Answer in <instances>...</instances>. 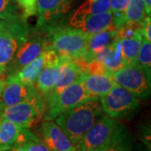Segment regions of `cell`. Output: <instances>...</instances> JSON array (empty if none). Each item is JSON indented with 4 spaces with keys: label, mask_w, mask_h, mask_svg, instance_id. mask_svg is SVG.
Instances as JSON below:
<instances>
[{
    "label": "cell",
    "mask_w": 151,
    "mask_h": 151,
    "mask_svg": "<svg viewBox=\"0 0 151 151\" xmlns=\"http://www.w3.org/2000/svg\"><path fill=\"white\" fill-rule=\"evenodd\" d=\"M100 98L86 99L77 106L60 114L55 122L74 145H79L97 119L103 115Z\"/></svg>",
    "instance_id": "1"
},
{
    "label": "cell",
    "mask_w": 151,
    "mask_h": 151,
    "mask_svg": "<svg viewBox=\"0 0 151 151\" xmlns=\"http://www.w3.org/2000/svg\"><path fill=\"white\" fill-rule=\"evenodd\" d=\"M50 40H45V49L54 50L60 59L82 58L91 35L73 27L60 26L50 28Z\"/></svg>",
    "instance_id": "2"
},
{
    "label": "cell",
    "mask_w": 151,
    "mask_h": 151,
    "mask_svg": "<svg viewBox=\"0 0 151 151\" xmlns=\"http://www.w3.org/2000/svg\"><path fill=\"white\" fill-rule=\"evenodd\" d=\"M29 33L26 20H0V76L4 75Z\"/></svg>",
    "instance_id": "3"
},
{
    "label": "cell",
    "mask_w": 151,
    "mask_h": 151,
    "mask_svg": "<svg viewBox=\"0 0 151 151\" xmlns=\"http://www.w3.org/2000/svg\"><path fill=\"white\" fill-rule=\"evenodd\" d=\"M100 103L103 112L117 120L128 118L139 107V99L118 84H115L107 94L100 97Z\"/></svg>",
    "instance_id": "4"
},
{
    "label": "cell",
    "mask_w": 151,
    "mask_h": 151,
    "mask_svg": "<svg viewBox=\"0 0 151 151\" xmlns=\"http://www.w3.org/2000/svg\"><path fill=\"white\" fill-rule=\"evenodd\" d=\"M45 104L43 97L38 92L14 106L4 108L1 118L5 119L24 128H29L33 123L43 116Z\"/></svg>",
    "instance_id": "5"
},
{
    "label": "cell",
    "mask_w": 151,
    "mask_h": 151,
    "mask_svg": "<svg viewBox=\"0 0 151 151\" xmlns=\"http://www.w3.org/2000/svg\"><path fill=\"white\" fill-rule=\"evenodd\" d=\"M124 125L109 116H101L86 132L81 141L85 151H101L108 145Z\"/></svg>",
    "instance_id": "6"
},
{
    "label": "cell",
    "mask_w": 151,
    "mask_h": 151,
    "mask_svg": "<svg viewBox=\"0 0 151 151\" xmlns=\"http://www.w3.org/2000/svg\"><path fill=\"white\" fill-rule=\"evenodd\" d=\"M119 86L127 89L138 99L145 100L150 95V78L136 63L126 65L112 73Z\"/></svg>",
    "instance_id": "7"
},
{
    "label": "cell",
    "mask_w": 151,
    "mask_h": 151,
    "mask_svg": "<svg viewBox=\"0 0 151 151\" xmlns=\"http://www.w3.org/2000/svg\"><path fill=\"white\" fill-rule=\"evenodd\" d=\"M89 98H92V97L86 92L81 76L65 88L52 103L45 107L44 119L54 120L60 114L65 113Z\"/></svg>",
    "instance_id": "8"
},
{
    "label": "cell",
    "mask_w": 151,
    "mask_h": 151,
    "mask_svg": "<svg viewBox=\"0 0 151 151\" xmlns=\"http://www.w3.org/2000/svg\"><path fill=\"white\" fill-rule=\"evenodd\" d=\"M77 0H38L37 26L40 31L59 25Z\"/></svg>",
    "instance_id": "9"
},
{
    "label": "cell",
    "mask_w": 151,
    "mask_h": 151,
    "mask_svg": "<svg viewBox=\"0 0 151 151\" xmlns=\"http://www.w3.org/2000/svg\"><path fill=\"white\" fill-rule=\"evenodd\" d=\"M45 50V39L40 32L29 31L26 40L17 50L10 65L6 70L5 75L15 73L24 66L30 63Z\"/></svg>",
    "instance_id": "10"
},
{
    "label": "cell",
    "mask_w": 151,
    "mask_h": 151,
    "mask_svg": "<svg viewBox=\"0 0 151 151\" xmlns=\"http://www.w3.org/2000/svg\"><path fill=\"white\" fill-rule=\"evenodd\" d=\"M84 74L85 73L82 71L81 67L73 60L60 58L58 79L53 89L44 98L45 107L52 103L65 88L70 86Z\"/></svg>",
    "instance_id": "11"
},
{
    "label": "cell",
    "mask_w": 151,
    "mask_h": 151,
    "mask_svg": "<svg viewBox=\"0 0 151 151\" xmlns=\"http://www.w3.org/2000/svg\"><path fill=\"white\" fill-rule=\"evenodd\" d=\"M40 134L41 139L51 151H73L80 145L72 144L53 120H45L40 127Z\"/></svg>",
    "instance_id": "12"
},
{
    "label": "cell",
    "mask_w": 151,
    "mask_h": 151,
    "mask_svg": "<svg viewBox=\"0 0 151 151\" xmlns=\"http://www.w3.org/2000/svg\"><path fill=\"white\" fill-rule=\"evenodd\" d=\"M37 92L35 86L22 83L14 76L5 75V83L0 97V107L4 108L14 106Z\"/></svg>",
    "instance_id": "13"
},
{
    "label": "cell",
    "mask_w": 151,
    "mask_h": 151,
    "mask_svg": "<svg viewBox=\"0 0 151 151\" xmlns=\"http://www.w3.org/2000/svg\"><path fill=\"white\" fill-rule=\"evenodd\" d=\"M68 21L70 27L80 29L88 34L89 35H93L108 29H117L113 25V15L112 11H108L97 15H89L79 18L70 17Z\"/></svg>",
    "instance_id": "14"
},
{
    "label": "cell",
    "mask_w": 151,
    "mask_h": 151,
    "mask_svg": "<svg viewBox=\"0 0 151 151\" xmlns=\"http://www.w3.org/2000/svg\"><path fill=\"white\" fill-rule=\"evenodd\" d=\"M82 81L90 97L100 98L107 94L116 82L112 73L108 74H84Z\"/></svg>",
    "instance_id": "15"
},
{
    "label": "cell",
    "mask_w": 151,
    "mask_h": 151,
    "mask_svg": "<svg viewBox=\"0 0 151 151\" xmlns=\"http://www.w3.org/2000/svg\"><path fill=\"white\" fill-rule=\"evenodd\" d=\"M117 39V29H108L91 35L82 58L89 63L95 58L97 53L112 45Z\"/></svg>",
    "instance_id": "16"
},
{
    "label": "cell",
    "mask_w": 151,
    "mask_h": 151,
    "mask_svg": "<svg viewBox=\"0 0 151 151\" xmlns=\"http://www.w3.org/2000/svg\"><path fill=\"white\" fill-rule=\"evenodd\" d=\"M94 59L102 62L110 73H113L125 66L119 39L97 53Z\"/></svg>",
    "instance_id": "17"
},
{
    "label": "cell",
    "mask_w": 151,
    "mask_h": 151,
    "mask_svg": "<svg viewBox=\"0 0 151 151\" xmlns=\"http://www.w3.org/2000/svg\"><path fill=\"white\" fill-rule=\"evenodd\" d=\"M24 129V127L0 118V150L11 149Z\"/></svg>",
    "instance_id": "18"
},
{
    "label": "cell",
    "mask_w": 151,
    "mask_h": 151,
    "mask_svg": "<svg viewBox=\"0 0 151 151\" xmlns=\"http://www.w3.org/2000/svg\"><path fill=\"white\" fill-rule=\"evenodd\" d=\"M58 73L59 65H44L43 69L35 83V86H36L35 89L40 93V95L43 97V99L53 89L58 79Z\"/></svg>",
    "instance_id": "19"
},
{
    "label": "cell",
    "mask_w": 151,
    "mask_h": 151,
    "mask_svg": "<svg viewBox=\"0 0 151 151\" xmlns=\"http://www.w3.org/2000/svg\"><path fill=\"white\" fill-rule=\"evenodd\" d=\"M44 67L43 54L41 53L36 59H35L30 63L24 66L22 69L16 71L15 73L9 74L14 76L19 81L28 85V86H35V83L37 80L38 76Z\"/></svg>",
    "instance_id": "20"
},
{
    "label": "cell",
    "mask_w": 151,
    "mask_h": 151,
    "mask_svg": "<svg viewBox=\"0 0 151 151\" xmlns=\"http://www.w3.org/2000/svg\"><path fill=\"white\" fill-rule=\"evenodd\" d=\"M111 11L109 0H86L72 12L71 18L97 15Z\"/></svg>",
    "instance_id": "21"
},
{
    "label": "cell",
    "mask_w": 151,
    "mask_h": 151,
    "mask_svg": "<svg viewBox=\"0 0 151 151\" xmlns=\"http://www.w3.org/2000/svg\"><path fill=\"white\" fill-rule=\"evenodd\" d=\"M143 38V33H141L131 39H119L125 65L136 63Z\"/></svg>",
    "instance_id": "22"
},
{
    "label": "cell",
    "mask_w": 151,
    "mask_h": 151,
    "mask_svg": "<svg viewBox=\"0 0 151 151\" xmlns=\"http://www.w3.org/2000/svg\"><path fill=\"white\" fill-rule=\"evenodd\" d=\"M26 151H51L44 141L33 133L29 128H24L18 140Z\"/></svg>",
    "instance_id": "23"
},
{
    "label": "cell",
    "mask_w": 151,
    "mask_h": 151,
    "mask_svg": "<svg viewBox=\"0 0 151 151\" xmlns=\"http://www.w3.org/2000/svg\"><path fill=\"white\" fill-rule=\"evenodd\" d=\"M145 17L143 0H130L124 13L123 25L127 23H143Z\"/></svg>",
    "instance_id": "24"
},
{
    "label": "cell",
    "mask_w": 151,
    "mask_h": 151,
    "mask_svg": "<svg viewBox=\"0 0 151 151\" xmlns=\"http://www.w3.org/2000/svg\"><path fill=\"white\" fill-rule=\"evenodd\" d=\"M101 151H132V142L127 128L124 126L114 139Z\"/></svg>",
    "instance_id": "25"
},
{
    "label": "cell",
    "mask_w": 151,
    "mask_h": 151,
    "mask_svg": "<svg viewBox=\"0 0 151 151\" xmlns=\"http://www.w3.org/2000/svg\"><path fill=\"white\" fill-rule=\"evenodd\" d=\"M136 64L145 70L146 75L151 77V42L143 38Z\"/></svg>",
    "instance_id": "26"
},
{
    "label": "cell",
    "mask_w": 151,
    "mask_h": 151,
    "mask_svg": "<svg viewBox=\"0 0 151 151\" xmlns=\"http://www.w3.org/2000/svg\"><path fill=\"white\" fill-rule=\"evenodd\" d=\"M22 19L20 9L15 0H0V20H18Z\"/></svg>",
    "instance_id": "27"
},
{
    "label": "cell",
    "mask_w": 151,
    "mask_h": 151,
    "mask_svg": "<svg viewBox=\"0 0 151 151\" xmlns=\"http://www.w3.org/2000/svg\"><path fill=\"white\" fill-rule=\"evenodd\" d=\"M111 11L113 15V25L117 29L123 25L124 13L130 0H109Z\"/></svg>",
    "instance_id": "28"
},
{
    "label": "cell",
    "mask_w": 151,
    "mask_h": 151,
    "mask_svg": "<svg viewBox=\"0 0 151 151\" xmlns=\"http://www.w3.org/2000/svg\"><path fill=\"white\" fill-rule=\"evenodd\" d=\"M143 23H127L117 29V38L119 40L131 39L143 33Z\"/></svg>",
    "instance_id": "29"
},
{
    "label": "cell",
    "mask_w": 151,
    "mask_h": 151,
    "mask_svg": "<svg viewBox=\"0 0 151 151\" xmlns=\"http://www.w3.org/2000/svg\"><path fill=\"white\" fill-rule=\"evenodd\" d=\"M19 9L21 10L22 18L27 20L29 18L37 14L38 0H15Z\"/></svg>",
    "instance_id": "30"
},
{
    "label": "cell",
    "mask_w": 151,
    "mask_h": 151,
    "mask_svg": "<svg viewBox=\"0 0 151 151\" xmlns=\"http://www.w3.org/2000/svg\"><path fill=\"white\" fill-rule=\"evenodd\" d=\"M110 73L102 62L93 59L87 65L86 74H108Z\"/></svg>",
    "instance_id": "31"
},
{
    "label": "cell",
    "mask_w": 151,
    "mask_h": 151,
    "mask_svg": "<svg viewBox=\"0 0 151 151\" xmlns=\"http://www.w3.org/2000/svg\"><path fill=\"white\" fill-rule=\"evenodd\" d=\"M143 37L145 40L151 41V20L150 16H146L143 21Z\"/></svg>",
    "instance_id": "32"
},
{
    "label": "cell",
    "mask_w": 151,
    "mask_h": 151,
    "mask_svg": "<svg viewBox=\"0 0 151 151\" xmlns=\"http://www.w3.org/2000/svg\"><path fill=\"white\" fill-rule=\"evenodd\" d=\"M144 8L146 16H150L151 14V0H143Z\"/></svg>",
    "instance_id": "33"
},
{
    "label": "cell",
    "mask_w": 151,
    "mask_h": 151,
    "mask_svg": "<svg viewBox=\"0 0 151 151\" xmlns=\"http://www.w3.org/2000/svg\"><path fill=\"white\" fill-rule=\"evenodd\" d=\"M10 151H26V150H24V146L22 145L21 144H20L19 141H17L16 143L11 147Z\"/></svg>",
    "instance_id": "34"
},
{
    "label": "cell",
    "mask_w": 151,
    "mask_h": 151,
    "mask_svg": "<svg viewBox=\"0 0 151 151\" xmlns=\"http://www.w3.org/2000/svg\"><path fill=\"white\" fill-rule=\"evenodd\" d=\"M5 83V74L4 75L0 76V97H1V94H2V91Z\"/></svg>",
    "instance_id": "35"
},
{
    "label": "cell",
    "mask_w": 151,
    "mask_h": 151,
    "mask_svg": "<svg viewBox=\"0 0 151 151\" xmlns=\"http://www.w3.org/2000/svg\"><path fill=\"white\" fill-rule=\"evenodd\" d=\"M73 151H85V150H84V148H83V146L81 145V144L79 145V146L76 149V150H74Z\"/></svg>",
    "instance_id": "36"
},
{
    "label": "cell",
    "mask_w": 151,
    "mask_h": 151,
    "mask_svg": "<svg viewBox=\"0 0 151 151\" xmlns=\"http://www.w3.org/2000/svg\"><path fill=\"white\" fill-rule=\"evenodd\" d=\"M2 111H3V108L0 107V118H1V113H2Z\"/></svg>",
    "instance_id": "37"
},
{
    "label": "cell",
    "mask_w": 151,
    "mask_h": 151,
    "mask_svg": "<svg viewBox=\"0 0 151 151\" xmlns=\"http://www.w3.org/2000/svg\"><path fill=\"white\" fill-rule=\"evenodd\" d=\"M0 151H10V149H9V150H0Z\"/></svg>",
    "instance_id": "38"
},
{
    "label": "cell",
    "mask_w": 151,
    "mask_h": 151,
    "mask_svg": "<svg viewBox=\"0 0 151 151\" xmlns=\"http://www.w3.org/2000/svg\"><path fill=\"white\" fill-rule=\"evenodd\" d=\"M145 151H150V150H146Z\"/></svg>",
    "instance_id": "39"
}]
</instances>
